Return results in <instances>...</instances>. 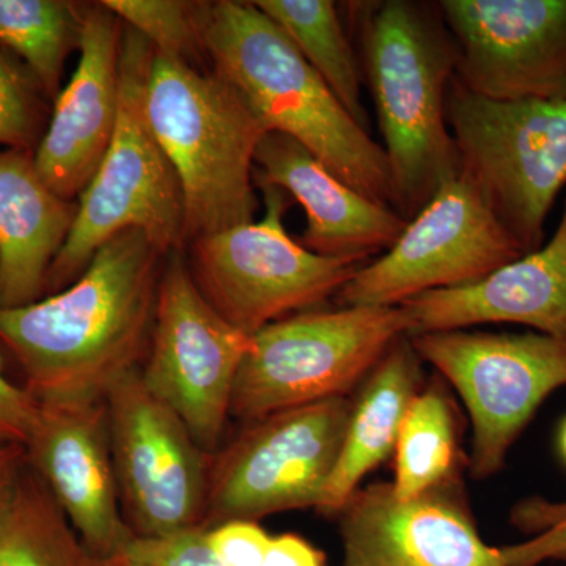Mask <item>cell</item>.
Instances as JSON below:
<instances>
[{"instance_id":"obj_1","label":"cell","mask_w":566,"mask_h":566,"mask_svg":"<svg viewBox=\"0 0 566 566\" xmlns=\"http://www.w3.org/2000/svg\"><path fill=\"white\" fill-rule=\"evenodd\" d=\"M166 255L139 230L115 234L69 289L0 308V342L39 403L102 401L140 370Z\"/></svg>"},{"instance_id":"obj_2","label":"cell","mask_w":566,"mask_h":566,"mask_svg":"<svg viewBox=\"0 0 566 566\" xmlns=\"http://www.w3.org/2000/svg\"><path fill=\"white\" fill-rule=\"evenodd\" d=\"M203 46L270 133L300 142L346 185L392 208L381 145L346 112L290 36L253 2H210Z\"/></svg>"},{"instance_id":"obj_3","label":"cell","mask_w":566,"mask_h":566,"mask_svg":"<svg viewBox=\"0 0 566 566\" xmlns=\"http://www.w3.org/2000/svg\"><path fill=\"white\" fill-rule=\"evenodd\" d=\"M363 52L385 142L392 208L409 222L460 174L446 112L455 44L438 6L386 0L371 3L364 17Z\"/></svg>"},{"instance_id":"obj_4","label":"cell","mask_w":566,"mask_h":566,"mask_svg":"<svg viewBox=\"0 0 566 566\" xmlns=\"http://www.w3.org/2000/svg\"><path fill=\"white\" fill-rule=\"evenodd\" d=\"M145 111L182 189L188 243L252 222L255 153L270 129L218 73L155 51Z\"/></svg>"},{"instance_id":"obj_5","label":"cell","mask_w":566,"mask_h":566,"mask_svg":"<svg viewBox=\"0 0 566 566\" xmlns=\"http://www.w3.org/2000/svg\"><path fill=\"white\" fill-rule=\"evenodd\" d=\"M155 48L123 24L117 126L98 172L77 200V214L48 274L46 296L69 289L115 234L139 230L167 253L188 245L182 189L145 111Z\"/></svg>"},{"instance_id":"obj_6","label":"cell","mask_w":566,"mask_h":566,"mask_svg":"<svg viewBox=\"0 0 566 566\" xmlns=\"http://www.w3.org/2000/svg\"><path fill=\"white\" fill-rule=\"evenodd\" d=\"M446 112L460 175L521 251L542 248L549 212L566 188V98L494 102L453 77Z\"/></svg>"},{"instance_id":"obj_7","label":"cell","mask_w":566,"mask_h":566,"mask_svg":"<svg viewBox=\"0 0 566 566\" xmlns=\"http://www.w3.org/2000/svg\"><path fill=\"white\" fill-rule=\"evenodd\" d=\"M411 334L401 305L301 312L252 335L230 416L241 422L283 409L348 397L395 342Z\"/></svg>"},{"instance_id":"obj_8","label":"cell","mask_w":566,"mask_h":566,"mask_svg":"<svg viewBox=\"0 0 566 566\" xmlns=\"http://www.w3.org/2000/svg\"><path fill=\"white\" fill-rule=\"evenodd\" d=\"M266 211L191 241L189 268L216 312L241 333L255 335L279 319L318 307L352 281L363 262L308 251L283 226L290 196L253 177Z\"/></svg>"},{"instance_id":"obj_9","label":"cell","mask_w":566,"mask_h":566,"mask_svg":"<svg viewBox=\"0 0 566 566\" xmlns=\"http://www.w3.org/2000/svg\"><path fill=\"white\" fill-rule=\"evenodd\" d=\"M353 398L297 406L245 422L210 458L203 528L315 509L329 482Z\"/></svg>"},{"instance_id":"obj_10","label":"cell","mask_w":566,"mask_h":566,"mask_svg":"<svg viewBox=\"0 0 566 566\" xmlns=\"http://www.w3.org/2000/svg\"><path fill=\"white\" fill-rule=\"evenodd\" d=\"M463 398L472 420V476L488 479L545 403L566 387V342L539 333L442 331L408 335Z\"/></svg>"},{"instance_id":"obj_11","label":"cell","mask_w":566,"mask_h":566,"mask_svg":"<svg viewBox=\"0 0 566 566\" xmlns=\"http://www.w3.org/2000/svg\"><path fill=\"white\" fill-rule=\"evenodd\" d=\"M251 348V335L226 322L200 292L185 252L167 253L140 376L208 455L221 449L234 382Z\"/></svg>"},{"instance_id":"obj_12","label":"cell","mask_w":566,"mask_h":566,"mask_svg":"<svg viewBox=\"0 0 566 566\" xmlns=\"http://www.w3.org/2000/svg\"><path fill=\"white\" fill-rule=\"evenodd\" d=\"M104 401L123 515L133 534L166 538L203 528L211 455L145 386L140 370L120 379Z\"/></svg>"},{"instance_id":"obj_13","label":"cell","mask_w":566,"mask_h":566,"mask_svg":"<svg viewBox=\"0 0 566 566\" xmlns=\"http://www.w3.org/2000/svg\"><path fill=\"white\" fill-rule=\"evenodd\" d=\"M526 255L463 175L446 182L406 223L392 248L337 293L340 307H397L434 290L486 277Z\"/></svg>"},{"instance_id":"obj_14","label":"cell","mask_w":566,"mask_h":566,"mask_svg":"<svg viewBox=\"0 0 566 566\" xmlns=\"http://www.w3.org/2000/svg\"><path fill=\"white\" fill-rule=\"evenodd\" d=\"M455 81L494 102L566 98V0H442Z\"/></svg>"},{"instance_id":"obj_15","label":"cell","mask_w":566,"mask_h":566,"mask_svg":"<svg viewBox=\"0 0 566 566\" xmlns=\"http://www.w3.org/2000/svg\"><path fill=\"white\" fill-rule=\"evenodd\" d=\"M337 517L345 566H505L476 531L457 475L411 499L392 483L359 488Z\"/></svg>"},{"instance_id":"obj_16","label":"cell","mask_w":566,"mask_h":566,"mask_svg":"<svg viewBox=\"0 0 566 566\" xmlns=\"http://www.w3.org/2000/svg\"><path fill=\"white\" fill-rule=\"evenodd\" d=\"M25 460L50 488L82 543L111 562L136 538L123 515L106 401L39 403Z\"/></svg>"},{"instance_id":"obj_17","label":"cell","mask_w":566,"mask_h":566,"mask_svg":"<svg viewBox=\"0 0 566 566\" xmlns=\"http://www.w3.org/2000/svg\"><path fill=\"white\" fill-rule=\"evenodd\" d=\"M123 22L103 2L85 6L81 57L52 106L33 153L36 170L62 199L76 202L109 150L120 103Z\"/></svg>"},{"instance_id":"obj_18","label":"cell","mask_w":566,"mask_h":566,"mask_svg":"<svg viewBox=\"0 0 566 566\" xmlns=\"http://www.w3.org/2000/svg\"><path fill=\"white\" fill-rule=\"evenodd\" d=\"M401 307L409 335L513 323L566 342V196L556 232L542 248L480 281L420 294Z\"/></svg>"},{"instance_id":"obj_19","label":"cell","mask_w":566,"mask_h":566,"mask_svg":"<svg viewBox=\"0 0 566 566\" xmlns=\"http://www.w3.org/2000/svg\"><path fill=\"white\" fill-rule=\"evenodd\" d=\"M253 177L279 186L304 208L307 227L297 241L318 255L367 262L389 251L408 223L394 208L346 185L285 134L268 133L260 142Z\"/></svg>"},{"instance_id":"obj_20","label":"cell","mask_w":566,"mask_h":566,"mask_svg":"<svg viewBox=\"0 0 566 566\" xmlns=\"http://www.w3.org/2000/svg\"><path fill=\"white\" fill-rule=\"evenodd\" d=\"M76 214L77 202L40 177L33 153L0 151V308L46 297L48 274Z\"/></svg>"},{"instance_id":"obj_21","label":"cell","mask_w":566,"mask_h":566,"mask_svg":"<svg viewBox=\"0 0 566 566\" xmlns=\"http://www.w3.org/2000/svg\"><path fill=\"white\" fill-rule=\"evenodd\" d=\"M353 398L352 415L316 512L337 516L360 482L395 450L409 405L420 392L422 359L408 335L395 342Z\"/></svg>"},{"instance_id":"obj_22","label":"cell","mask_w":566,"mask_h":566,"mask_svg":"<svg viewBox=\"0 0 566 566\" xmlns=\"http://www.w3.org/2000/svg\"><path fill=\"white\" fill-rule=\"evenodd\" d=\"M0 566H111L82 543L25 458L0 486Z\"/></svg>"},{"instance_id":"obj_23","label":"cell","mask_w":566,"mask_h":566,"mask_svg":"<svg viewBox=\"0 0 566 566\" xmlns=\"http://www.w3.org/2000/svg\"><path fill=\"white\" fill-rule=\"evenodd\" d=\"M253 3L290 36L346 112L368 132V114L363 104V63L353 50L337 6L331 0Z\"/></svg>"},{"instance_id":"obj_24","label":"cell","mask_w":566,"mask_h":566,"mask_svg":"<svg viewBox=\"0 0 566 566\" xmlns=\"http://www.w3.org/2000/svg\"><path fill=\"white\" fill-rule=\"evenodd\" d=\"M85 6L66 0H0V44L18 55L48 102L62 92L66 61L81 50Z\"/></svg>"},{"instance_id":"obj_25","label":"cell","mask_w":566,"mask_h":566,"mask_svg":"<svg viewBox=\"0 0 566 566\" xmlns=\"http://www.w3.org/2000/svg\"><path fill=\"white\" fill-rule=\"evenodd\" d=\"M394 493L411 499L457 475V424L438 387L422 390L406 411L395 444Z\"/></svg>"},{"instance_id":"obj_26","label":"cell","mask_w":566,"mask_h":566,"mask_svg":"<svg viewBox=\"0 0 566 566\" xmlns=\"http://www.w3.org/2000/svg\"><path fill=\"white\" fill-rule=\"evenodd\" d=\"M128 28L150 41L159 54L196 65L205 54L203 28L210 2L178 0H103Z\"/></svg>"},{"instance_id":"obj_27","label":"cell","mask_w":566,"mask_h":566,"mask_svg":"<svg viewBox=\"0 0 566 566\" xmlns=\"http://www.w3.org/2000/svg\"><path fill=\"white\" fill-rule=\"evenodd\" d=\"M48 103L29 70L0 44V145L35 153L48 129Z\"/></svg>"},{"instance_id":"obj_28","label":"cell","mask_w":566,"mask_h":566,"mask_svg":"<svg viewBox=\"0 0 566 566\" xmlns=\"http://www.w3.org/2000/svg\"><path fill=\"white\" fill-rule=\"evenodd\" d=\"M510 521L528 538L499 547L505 566H539L551 560H566V501L524 499L512 510Z\"/></svg>"},{"instance_id":"obj_29","label":"cell","mask_w":566,"mask_h":566,"mask_svg":"<svg viewBox=\"0 0 566 566\" xmlns=\"http://www.w3.org/2000/svg\"><path fill=\"white\" fill-rule=\"evenodd\" d=\"M111 566H226L207 543V531L182 532L166 538H134Z\"/></svg>"},{"instance_id":"obj_30","label":"cell","mask_w":566,"mask_h":566,"mask_svg":"<svg viewBox=\"0 0 566 566\" xmlns=\"http://www.w3.org/2000/svg\"><path fill=\"white\" fill-rule=\"evenodd\" d=\"M207 543L226 566H262L271 535L253 521H229L207 531Z\"/></svg>"},{"instance_id":"obj_31","label":"cell","mask_w":566,"mask_h":566,"mask_svg":"<svg viewBox=\"0 0 566 566\" xmlns=\"http://www.w3.org/2000/svg\"><path fill=\"white\" fill-rule=\"evenodd\" d=\"M40 405L25 387L13 385L0 363V442L25 446Z\"/></svg>"},{"instance_id":"obj_32","label":"cell","mask_w":566,"mask_h":566,"mask_svg":"<svg viewBox=\"0 0 566 566\" xmlns=\"http://www.w3.org/2000/svg\"><path fill=\"white\" fill-rule=\"evenodd\" d=\"M262 566H327L326 556L303 536H271Z\"/></svg>"},{"instance_id":"obj_33","label":"cell","mask_w":566,"mask_h":566,"mask_svg":"<svg viewBox=\"0 0 566 566\" xmlns=\"http://www.w3.org/2000/svg\"><path fill=\"white\" fill-rule=\"evenodd\" d=\"M25 458L24 447L0 442V486L10 472Z\"/></svg>"},{"instance_id":"obj_34","label":"cell","mask_w":566,"mask_h":566,"mask_svg":"<svg viewBox=\"0 0 566 566\" xmlns=\"http://www.w3.org/2000/svg\"><path fill=\"white\" fill-rule=\"evenodd\" d=\"M558 444H560L562 457H564L566 461V419L565 422L562 423L560 434H558Z\"/></svg>"}]
</instances>
